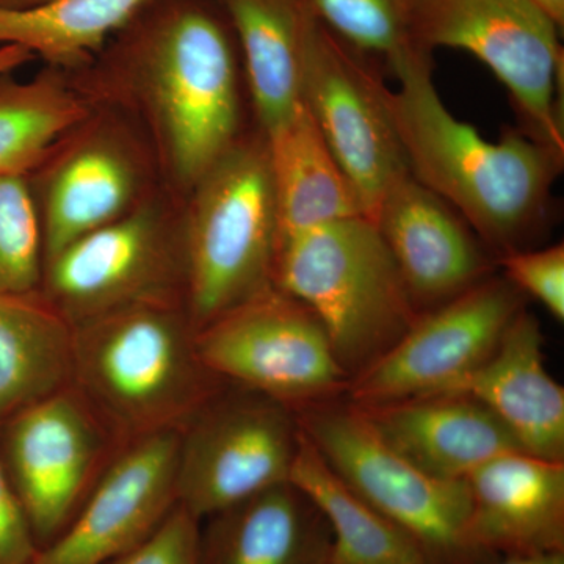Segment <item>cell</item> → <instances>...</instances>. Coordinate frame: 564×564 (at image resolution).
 <instances>
[{
    "label": "cell",
    "mask_w": 564,
    "mask_h": 564,
    "mask_svg": "<svg viewBox=\"0 0 564 564\" xmlns=\"http://www.w3.org/2000/svg\"><path fill=\"white\" fill-rule=\"evenodd\" d=\"M370 220L419 314L458 299L497 273L492 256L462 215L411 173L386 191Z\"/></svg>",
    "instance_id": "obj_15"
},
{
    "label": "cell",
    "mask_w": 564,
    "mask_h": 564,
    "mask_svg": "<svg viewBox=\"0 0 564 564\" xmlns=\"http://www.w3.org/2000/svg\"><path fill=\"white\" fill-rule=\"evenodd\" d=\"M182 254L147 212L126 214L44 261L43 295L70 325L150 302H177Z\"/></svg>",
    "instance_id": "obj_13"
},
{
    "label": "cell",
    "mask_w": 564,
    "mask_h": 564,
    "mask_svg": "<svg viewBox=\"0 0 564 564\" xmlns=\"http://www.w3.org/2000/svg\"><path fill=\"white\" fill-rule=\"evenodd\" d=\"M207 369L296 408L347 395L350 377L310 307L274 288L196 332Z\"/></svg>",
    "instance_id": "obj_9"
},
{
    "label": "cell",
    "mask_w": 564,
    "mask_h": 564,
    "mask_svg": "<svg viewBox=\"0 0 564 564\" xmlns=\"http://www.w3.org/2000/svg\"><path fill=\"white\" fill-rule=\"evenodd\" d=\"M300 430L348 488L419 545L426 564L491 562L470 540L466 480H437L393 452L347 395L296 408Z\"/></svg>",
    "instance_id": "obj_6"
},
{
    "label": "cell",
    "mask_w": 564,
    "mask_h": 564,
    "mask_svg": "<svg viewBox=\"0 0 564 564\" xmlns=\"http://www.w3.org/2000/svg\"><path fill=\"white\" fill-rule=\"evenodd\" d=\"M202 521L180 503L150 536L110 564H199Z\"/></svg>",
    "instance_id": "obj_30"
},
{
    "label": "cell",
    "mask_w": 564,
    "mask_h": 564,
    "mask_svg": "<svg viewBox=\"0 0 564 564\" xmlns=\"http://www.w3.org/2000/svg\"><path fill=\"white\" fill-rule=\"evenodd\" d=\"M415 44L469 52L510 91L527 135L564 151L558 25L530 0H411Z\"/></svg>",
    "instance_id": "obj_7"
},
{
    "label": "cell",
    "mask_w": 564,
    "mask_h": 564,
    "mask_svg": "<svg viewBox=\"0 0 564 564\" xmlns=\"http://www.w3.org/2000/svg\"><path fill=\"white\" fill-rule=\"evenodd\" d=\"M73 340L43 293L0 292V423L70 386Z\"/></svg>",
    "instance_id": "obj_21"
},
{
    "label": "cell",
    "mask_w": 564,
    "mask_h": 564,
    "mask_svg": "<svg viewBox=\"0 0 564 564\" xmlns=\"http://www.w3.org/2000/svg\"><path fill=\"white\" fill-rule=\"evenodd\" d=\"M466 481L470 540L486 555L564 552V462L510 452Z\"/></svg>",
    "instance_id": "obj_17"
},
{
    "label": "cell",
    "mask_w": 564,
    "mask_h": 564,
    "mask_svg": "<svg viewBox=\"0 0 564 564\" xmlns=\"http://www.w3.org/2000/svg\"><path fill=\"white\" fill-rule=\"evenodd\" d=\"M291 481L321 508L332 530L326 564H426L419 545L348 488L303 433Z\"/></svg>",
    "instance_id": "obj_24"
},
{
    "label": "cell",
    "mask_w": 564,
    "mask_h": 564,
    "mask_svg": "<svg viewBox=\"0 0 564 564\" xmlns=\"http://www.w3.org/2000/svg\"><path fill=\"white\" fill-rule=\"evenodd\" d=\"M118 448L73 384L0 423V459L39 549L73 521Z\"/></svg>",
    "instance_id": "obj_10"
},
{
    "label": "cell",
    "mask_w": 564,
    "mask_h": 564,
    "mask_svg": "<svg viewBox=\"0 0 564 564\" xmlns=\"http://www.w3.org/2000/svg\"><path fill=\"white\" fill-rule=\"evenodd\" d=\"M54 74L18 84L0 79V176L25 174L87 115L79 96Z\"/></svg>",
    "instance_id": "obj_26"
},
{
    "label": "cell",
    "mask_w": 564,
    "mask_h": 564,
    "mask_svg": "<svg viewBox=\"0 0 564 564\" xmlns=\"http://www.w3.org/2000/svg\"><path fill=\"white\" fill-rule=\"evenodd\" d=\"M497 270L525 299L543 304L556 322L564 321V247L530 248L497 259Z\"/></svg>",
    "instance_id": "obj_29"
},
{
    "label": "cell",
    "mask_w": 564,
    "mask_h": 564,
    "mask_svg": "<svg viewBox=\"0 0 564 564\" xmlns=\"http://www.w3.org/2000/svg\"><path fill=\"white\" fill-rule=\"evenodd\" d=\"M456 391L484 403L525 454L564 462V389L547 372L543 329L527 307Z\"/></svg>",
    "instance_id": "obj_18"
},
{
    "label": "cell",
    "mask_w": 564,
    "mask_h": 564,
    "mask_svg": "<svg viewBox=\"0 0 564 564\" xmlns=\"http://www.w3.org/2000/svg\"><path fill=\"white\" fill-rule=\"evenodd\" d=\"M231 22L252 107L263 137L302 106L307 40L315 21L307 0H217Z\"/></svg>",
    "instance_id": "obj_20"
},
{
    "label": "cell",
    "mask_w": 564,
    "mask_h": 564,
    "mask_svg": "<svg viewBox=\"0 0 564 564\" xmlns=\"http://www.w3.org/2000/svg\"><path fill=\"white\" fill-rule=\"evenodd\" d=\"M43 228L24 174L0 176V292L41 289Z\"/></svg>",
    "instance_id": "obj_28"
},
{
    "label": "cell",
    "mask_w": 564,
    "mask_h": 564,
    "mask_svg": "<svg viewBox=\"0 0 564 564\" xmlns=\"http://www.w3.org/2000/svg\"><path fill=\"white\" fill-rule=\"evenodd\" d=\"M525 300L497 270L458 299L419 315L383 358L351 378L347 399L378 404L454 392L492 355Z\"/></svg>",
    "instance_id": "obj_12"
},
{
    "label": "cell",
    "mask_w": 564,
    "mask_h": 564,
    "mask_svg": "<svg viewBox=\"0 0 564 564\" xmlns=\"http://www.w3.org/2000/svg\"><path fill=\"white\" fill-rule=\"evenodd\" d=\"M393 74L400 87L386 104L410 173L462 215L494 261L536 248L554 220L564 151L519 128L489 141L456 120L434 87L433 61Z\"/></svg>",
    "instance_id": "obj_1"
},
{
    "label": "cell",
    "mask_w": 564,
    "mask_h": 564,
    "mask_svg": "<svg viewBox=\"0 0 564 564\" xmlns=\"http://www.w3.org/2000/svg\"><path fill=\"white\" fill-rule=\"evenodd\" d=\"M36 551L31 522L0 459V564H29Z\"/></svg>",
    "instance_id": "obj_31"
},
{
    "label": "cell",
    "mask_w": 564,
    "mask_h": 564,
    "mask_svg": "<svg viewBox=\"0 0 564 564\" xmlns=\"http://www.w3.org/2000/svg\"><path fill=\"white\" fill-rule=\"evenodd\" d=\"M356 406L393 452L437 480H466L489 459L521 451L496 414L466 392Z\"/></svg>",
    "instance_id": "obj_16"
},
{
    "label": "cell",
    "mask_w": 564,
    "mask_h": 564,
    "mask_svg": "<svg viewBox=\"0 0 564 564\" xmlns=\"http://www.w3.org/2000/svg\"><path fill=\"white\" fill-rule=\"evenodd\" d=\"M152 0H55L31 10L0 9V46L14 44L55 68L90 61Z\"/></svg>",
    "instance_id": "obj_25"
},
{
    "label": "cell",
    "mask_w": 564,
    "mask_h": 564,
    "mask_svg": "<svg viewBox=\"0 0 564 564\" xmlns=\"http://www.w3.org/2000/svg\"><path fill=\"white\" fill-rule=\"evenodd\" d=\"M51 2H55V0H0V9L31 10Z\"/></svg>",
    "instance_id": "obj_35"
},
{
    "label": "cell",
    "mask_w": 564,
    "mask_h": 564,
    "mask_svg": "<svg viewBox=\"0 0 564 564\" xmlns=\"http://www.w3.org/2000/svg\"><path fill=\"white\" fill-rule=\"evenodd\" d=\"M302 443L295 410L225 383L180 429L176 499L198 521L291 481Z\"/></svg>",
    "instance_id": "obj_8"
},
{
    "label": "cell",
    "mask_w": 564,
    "mask_h": 564,
    "mask_svg": "<svg viewBox=\"0 0 564 564\" xmlns=\"http://www.w3.org/2000/svg\"><path fill=\"white\" fill-rule=\"evenodd\" d=\"M478 564H564V552L551 554L499 556L491 562Z\"/></svg>",
    "instance_id": "obj_33"
},
{
    "label": "cell",
    "mask_w": 564,
    "mask_h": 564,
    "mask_svg": "<svg viewBox=\"0 0 564 564\" xmlns=\"http://www.w3.org/2000/svg\"><path fill=\"white\" fill-rule=\"evenodd\" d=\"M334 33L369 55L383 57L392 73L433 58L422 51L411 29V0H307Z\"/></svg>",
    "instance_id": "obj_27"
},
{
    "label": "cell",
    "mask_w": 564,
    "mask_h": 564,
    "mask_svg": "<svg viewBox=\"0 0 564 564\" xmlns=\"http://www.w3.org/2000/svg\"><path fill=\"white\" fill-rule=\"evenodd\" d=\"M265 140L280 240L326 223L366 217L351 181L303 104L288 124Z\"/></svg>",
    "instance_id": "obj_22"
},
{
    "label": "cell",
    "mask_w": 564,
    "mask_h": 564,
    "mask_svg": "<svg viewBox=\"0 0 564 564\" xmlns=\"http://www.w3.org/2000/svg\"><path fill=\"white\" fill-rule=\"evenodd\" d=\"M193 188L182 261L185 310L199 332L274 288L280 218L262 132L237 141Z\"/></svg>",
    "instance_id": "obj_5"
},
{
    "label": "cell",
    "mask_w": 564,
    "mask_h": 564,
    "mask_svg": "<svg viewBox=\"0 0 564 564\" xmlns=\"http://www.w3.org/2000/svg\"><path fill=\"white\" fill-rule=\"evenodd\" d=\"M274 285L313 311L350 381L383 358L421 315L367 217L281 239Z\"/></svg>",
    "instance_id": "obj_4"
},
{
    "label": "cell",
    "mask_w": 564,
    "mask_h": 564,
    "mask_svg": "<svg viewBox=\"0 0 564 564\" xmlns=\"http://www.w3.org/2000/svg\"><path fill=\"white\" fill-rule=\"evenodd\" d=\"M530 2H533L544 14H547L558 25V29L563 28L564 0H530Z\"/></svg>",
    "instance_id": "obj_34"
},
{
    "label": "cell",
    "mask_w": 564,
    "mask_h": 564,
    "mask_svg": "<svg viewBox=\"0 0 564 564\" xmlns=\"http://www.w3.org/2000/svg\"><path fill=\"white\" fill-rule=\"evenodd\" d=\"M329 545L321 508L285 481L204 519L199 564H326Z\"/></svg>",
    "instance_id": "obj_19"
},
{
    "label": "cell",
    "mask_w": 564,
    "mask_h": 564,
    "mask_svg": "<svg viewBox=\"0 0 564 564\" xmlns=\"http://www.w3.org/2000/svg\"><path fill=\"white\" fill-rule=\"evenodd\" d=\"M33 55L28 50L14 44H3L0 46V79L10 76L14 70L20 69L21 66L28 65L33 61Z\"/></svg>",
    "instance_id": "obj_32"
},
{
    "label": "cell",
    "mask_w": 564,
    "mask_h": 564,
    "mask_svg": "<svg viewBox=\"0 0 564 564\" xmlns=\"http://www.w3.org/2000/svg\"><path fill=\"white\" fill-rule=\"evenodd\" d=\"M135 193L131 162L110 144L95 143L70 154L47 187L44 261L85 234L124 217Z\"/></svg>",
    "instance_id": "obj_23"
},
{
    "label": "cell",
    "mask_w": 564,
    "mask_h": 564,
    "mask_svg": "<svg viewBox=\"0 0 564 564\" xmlns=\"http://www.w3.org/2000/svg\"><path fill=\"white\" fill-rule=\"evenodd\" d=\"M70 384L118 445L180 430L225 384L207 369L181 302H150L77 323Z\"/></svg>",
    "instance_id": "obj_3"
},
{
    "label": "cell",
    "mask_w": 564,
    "mask_h": 564,
    "mask_svg": "<svg viewBox=\"0 0 564 564\" xmlns=\"http://www.w3.org/2000/svg\"><path fill=\"white\" fill-rule=\"evenodd\" d=\"M117 35L122 62L150 88L174 172L195 187L242 139L231 22L217 0H152Z\"/></svg>",
    "instance_id": "obj_2"
},
{
    "label": "cell",
    "mask_w": 564,
    "mask_h": 564,
    "mask_svg": "<svg viewBox=\"0 0 564 564\" xmlns=\"http://www.w3.org/2000/svg\"><path fill=\"white\" fill-rule=\"evenodd\" d=\"M180 430L118 448L79 511L29 564H110L154 532L176 499Z\"/></svg>",
    "instance_id": "obj_14"
},
{
    "label": "cell",
    "mask_w": 564,
    "mask_h": 564,
    "mask_svg": "<svg viewBox=\"0 0 564 564\" xmlns=\"http://www.w3.org/2000/svg\"><path fill=\"white\" fill-rule=\"evenodd\" d=\"M386 91L370 55L315 17L304 57L302 104L351 181L367 218L393 182L410 173Z\"/></svg>",
    "instance_id": "obj_11"
}]
</instances>
